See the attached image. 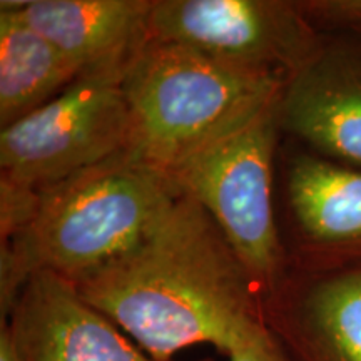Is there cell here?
<instances>
[{
    "instance_id": "obj_1",
    "label": "cell",
    "mask_w": 361,
    "mask_h": 361,
    "mask_svg": "<svg viewBox=\"0 0 361 361\" xmlns=\"http://www.w3.org/2000/svg\"><path fill=\"white\" fill-rule=\"evenodd\" d=\"M156 361L194 345L228 356L261 322V293L218 224L180 192L126 255L75 284Z\"/></svg>"
},
{
    "instance_id": "obj_2",
    "label": "cell",
    "mask_w": 361,
    "mask_h": 361,
    "mask_svg": "<svg viewBox=\"0 0 361 361\" xmlns=\"http://www.w3.org/2000/svg\"><path fill=\"white\" fill-rule=\"evenodd\" d=\"M179 188L133 152L40 189L29 228L0 243V319L37 271L82 283L137 245L179 197Z\"/></svg>"
},
{
    "instance_id": "obj_3",
    "label": "cell",
    "mask_w": 361,
    "mask_h": 361,
    "mask_svg": "<svg viewBox=\"0 0 361 361\" xmlns=\"http://www.w3.org/2000/svg\"><path fill=\"white\" fill-rule=\"evenodd\" d=\"M284 80L186 45L147 40L123 78L133 117L129 151L171 176L276 101Z\"/></svg>"
},
{
    "instance_id": "obj_4",
    "label": "cell",
    "mask_w": 361,
    "mask_h": 361,
    "mask_svg": "<svg viewBox=\"0 0 361 361\" xmlns=\"http://www.w3.org/2000/svg\"><path fill=\"white\" fill-rule=\"evenodd\" d=\"M278 104L279 97L171 174L179 191L200 202L218 224L261 298L290 266L273 200L283 134Z\"/></svg>"
},
{
    "instance_id": "obj_5",
    "label": "cell",
    "mask_w": 361,
    "mask_h": 361,
    "mask_svg": "<svg viewBox=\"0 0 361 361\" xmlns=\"http://www.w3.org/2000/svg\"><path fill=\"white\" fill-rule=\"evenodd\" d=\"M126 67L84 72L51 102L4 128L0 178L40 191L128 151Z\"/></svg>"
},
{
    "instance_id": "obj_6",
    "label": "cell",
    "mask_w": 361,
    "mask_h": 361,
    "mask_svg": "<svg viewBox=\"0 0 361 361\" xmlns=\"http://www.w3.org/2000/svg\"><path fill=\"white\" fill-rule=\"evenodd\" d=\"M318 35L295 0H152L147 20V40L284 79L303 64Z\"/></svg>"
},
{
    "instance_id": "obj_7",
    "label": "cell",
    "mask_w": 361,
    "mask_h": 361,
    "mask_svg": "<svg viewBox=\"0 0 361 361\" xmlns=\"http://www.w3.org/2000/svg\"><path fill=\"white\" fill-rule=\"evenodd\" d=\"M313 51L284 80L283 134L316 154L361 168V30H318Z\"/></svg>"
},
{
    "instance_id": "obj_8",
    "label": "cell",
    "mask_w": 361,
    "mask_h": 361,
    "mask_svg": "<svg viewBox=\"0 0 361 361\" xmlns=\"http://www.w3.org/2000/svg\"><path fill=\"white\" fill-rule=\"evenodd\" d=\"M290 264L361 266V168L295 142L283 161Z\"/></svg>"
},
{
    "instance_id": "obj_9",
    "label": "cell",
    "mask_w": 361,
    "mask_h": 361,
    "mask_svg": "<svg viewBox=\"0 0 361 361\" xmlns=\"http://www.w3.org/2000/svg\"><path fill=\"white\" fill-rule=\"evenodd\" d=\"M261 322L290 361H361V266H288Z\"/></svg>"
},
{
    "instance_id": "obj_10",
    "label": "cell",
    "mask_w": 361,
    "mask_h": 361,
    "mask_svg": "<svg viewBox=\"0 0 361 361\" xmlns=\"http://www.w3.org/2000/svg\"><path fill=\"white\" fill-rule=\"evenodd\" d=\"M6 322L19 361H156L52 271L29 278Z\"/></svg>"
},
{
    "instance_id": "obj_11",
    "label": "cell",
    "mask_w": 361,
    "mask_h": 361,
    "mask_svg": "<svg viewBox=\"0 0 361 361\" xmlns=\"http://www.w3.org/2000/svg\"><path fill=\"white\" fill-rule=\"evenodd\" d=\"M85 72L129 64L147 42L152 0H2Z\"/></svg>"
},
{
    "instance_id": "obj_12",
    "label": "cell",
    "mask_w": 361,
    "mask_h": 361,
    "mask_svg": "<svg viewBox=\"0 0 361 361\" xmlns=\"http://www.w3.org/2000/svg\"><path fill=\"white\" fill-rule=\"evenodd\" d=\"M84 69L16 12L0 7V126L7 128L64 92Z\"/></svg>"
},
{
    "instance_id": "obj_13",
    "label": "cell",
    "mask_w": 361,
    "mask_h": 361,
    "mask_svg": "<svg viewBox=\"0 0 361 361\" xmlns=\"http://www.w3.org/2000/svg\"><path fill=\"white\" fill-rule=\"evenodd\" d=\"M39 204V189L0 178V243L25 231L37 214Z\"/></svg>"
},
{
    "instance_id": "obj_14",
    "label": "cell",
    "mask_w": 361,
    "mask_h": 361,
    "mask_svg": "<svg viewBox=\"0 0 361 361\" xmlns=\"http://www.w3.org/2000/svg\"><path fill=\"white\" fill-rule=\"evenodd\" d=\"M316 30H361V0H295Z\"/></svg>"
},
{
    "instance_id": "obj_15",
    "label": "cell",
    "mask_w": 361,
    "mask_h": 361,
    "mask_svg": "<svg viewBox=\"0 0 361 361\" xmlns=\"http://www.w3.org/2000/svg\"><path fill=\"white\" fill-rule=\"evenodd\" d=\"M228 358L229 361H290L263 322L252 324L239 338Z\"/></svg>"
},
{
    "instance_id": "obj_16",
    "label": "cell",
    "mask_w": 361,
    "mask_h": 361,
    "mask_svg": "<svg viewBox=\"0 0 361 361\" xmlns=\"http://www.w3.org/2000/svg\"><path fill=\"white\" fill-rule=\"evenodd\" d=\"M0 361H19L6 319H0Z\"/></svg>"
}]
</instances>
